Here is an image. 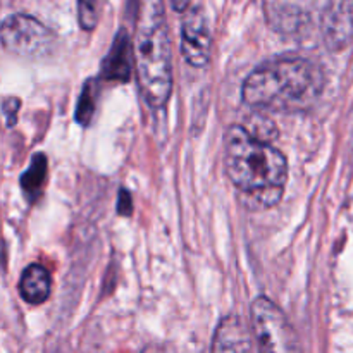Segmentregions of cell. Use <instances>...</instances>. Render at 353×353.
<instances>
[{"label": "cell", "instance_id": "obj_1", "mask_svg": "<svg viewBox=\"0 0 353 353\" xmlns=\"http://www.w3.org/2000/svg\"><path fill=\"white\" fill-rule=\"evenodd\" d=\"M228 178L248 209L264 210L281 200L288 181V162L283 152L255 137L243 126H231L224 137Z\"/></svg>", "mask_w": 353, "mask_h": 353}, {"label": "cell", "instance_id": "obj_2", "mask_svg": "<svg viewBox=\"0 0 353 353\" xmlns=\"http://www.w3.org/2000/svg\"><path fill=\"white\" fill-rule=\"evenodd\" d=\"M324 88V74L314 62L283 57L250 72L241 88L247 105L271 112H300L316 102Z\"/></svg>", "mask_w": 353, "mask_h": 353}, {"label": "cell", "instance_id": "obj_3", "mask_svg": "<svg viewBox=\"0 0 353 353\" xmlns=\"http://www.w3.org/2000/svg\"><path fill=\"white\" fill-rule=\"evenodd\" d=\"M133 57L143 99L161 109L172 93V57L164 0H138Z\"/></svg>", "mask_w": 353, "mask_h": 353}, {"label": "cell", "instance_id": "obj_4", "mask_svg": "<svg viewBox=\"0 0 353 353\" xmlns=\"http://www.w3.org/2000/svg\"><path fill=\"white\" fill-rule=\"evenodd\" d=\"M0 43L19 57L41 59L54 52L55 33L37 17L12 14L0 24Z\"/></svg>", "mask_w": 353, "mask_h": 353}, {"label": "cell", "instance_id": "obj_5", "mask_svg": "<svg viewBox=\"0 0 353 353\" xmlns=\"http://www.w3.org/2000/svg\"><path fill=\"white\" fill-rule=\"evenodd\" d=\"M252 333L262 350H299V340L286 316L265 296H259L252 303Z\"/></svg>", "mask_w": 353, "mask_h": 353}, {"label": "cell", "instance_id": "obj_6", "mask_svg": "<svg viewBox=\"0 0 353 353\" xmlns=\"http://www.w3.org/2000/svg\"><path fill=\"white\" fill-rule=\"evenodd\" d=\"M210 30L202 7L190 10L181 26V54L193 68H205L210 59Z\"/></svg>", "mask_w": 353, "mask_h": 353}, {"label": "cell", "instance_id": "obj_7", "mask_svg": "<svg viewBox=\"0 0 353 353\" xmlns=\"http://www.w3.org/2000/svg\"><path fill=\"white\" fill-rule=\"evenodd\" d=\"M252 331L248 330L243 319L238 316H228L217 326L214 336V352H247L254 348L252 345Z\"/></svg>", "mask_w": 353, "mask_h": 353}, {"label": "cell", "instance_id": "obj_8", "mask_svg": "<svg viewBox=\"0 0 353 353\" xmlns=\"http://www.w3.org/2000/svg\"><path fill=\"white\" fill-rule=\"evenodd\" d=\"M52 279L47 269L40 264H31L24 269L19 281V293L24 302L40 305L50 296Z\"/></svg>", "mask_w": 353, "mask_h": 353}, {"label": "cell", "instance_id": "obj_9", "mask_svg": "<svg viewBox=\"0 0 353 353\" xmlns=\"http://www.w3.org/2000/svg\"><path fill=\"white\" fill-rule=\"evenodd\" d=\"M45 178H47V157L43 154H37L31 159L30 168L21 176V188L31 202L40 195Z\"/></svg>", "mask_w": 353, "mask_h": 353}, {"label": "cell", "instance_id": "obj_10", "mask_svg": "<svg viewBox=\"0 0 353 353\" xmlns=\"http://www.w3.org/2000/svg\"><path fill=\"white\" fill-rule=\"evenodd\" d=\"M128 54H130V41H128L126 33H121L117 38L116 45L112 48L109 61L103 65V71L110 79H128L130 78L131 65L128 62Z\"/></svg>", "mask_w": 353, "mask_h": 353}, {"label": "cell", "instance_id": "obj_11", "mask_svg": "<svg viewBox=\"0 0 353 353\" xmlns=\"http://www.w3.org/2000/svg\"><path fill=\"white\" fill-rule=\"evenodd\" d=\"M78 21L85 31L95 30L99 23V9L97 0H78Z\"/></svg>", "mask_w": 353, "mask_h": 353}, {"label": "cell", "instance_id": "obj_12", "mask_svg": "<svg viewBox=\"0 0 353 353\" xmlns=\"http://www.w3.org/2000/svg\"><path fill=\"white\" fill-rule=\"evenodd\" d=\"M92 83H86L85 90H83L81 97H79V105L76 110V119L79 124H86L92 117L93 110H95V95H93V90H90Z\"/></svg>", "mask_w": 353, "mask_h": 353}, {"label": "cell", "instance_id": "obj_13", "mask_svg": "<svg viewBox=\"0 0 353 353\" xmlns=\"http://www.w3.org/2000/svg\"><path fill=\"white\" fill-rule=\"evenodd\" d=\"M19 110V100L17 99H9L6 103H3V112L7 114V124L9 126H14L16 124V114Z\"/></svg>", "mask_w": 353, "mask_h": 353}, {"label": "cell", "instance_id": "obj_14", "mask_svg": "<svg viewBox=\"0 0 353 353\" xmlns=\"http://www.w3.org/2000/svg\"><path fill=\"white\" fill-rule=\"evenodd\" d=\"M131 209H133V205H131L130 193H128L126 190H121V192H119V205H117V212L123 214V216H130Z\"/></svg>", "mask_w": 353, "mask_h": 353}, {"label": "cell", "instance_id": "obj_15", "mask_svg": "<svg viewBox=\"0 0 353 353\" xmlns=\"http://www.w3.org/2000/svg\"><path fill=\"white\" fill-rule=\"evenodd\" d=\"M172 9L178 10V12H185L190 7V0H171Z\"/></svg>", "mask_w": 353, "mask_h": 353}]
</instances>
